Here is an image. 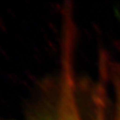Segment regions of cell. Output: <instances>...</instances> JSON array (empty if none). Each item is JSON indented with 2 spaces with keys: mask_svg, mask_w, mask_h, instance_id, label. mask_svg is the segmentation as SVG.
Listing matches in <instances>:
<instances>
[{
  "mask_svg": "<svg viewBox=\"0 0 120 120\" xmlns=\"http://www.w3.org/2000/svg\"><path fill=\"white\" fill-rule=\"evenodd\" d=\"M54 120H120V62L99 64L78 92L72 84L60 87Z\"/></svg>",
  "mask_w": 120,
  "mask_h": 120,
  "instance_id": "1",
  "label": "cell"
}]
</instances>
